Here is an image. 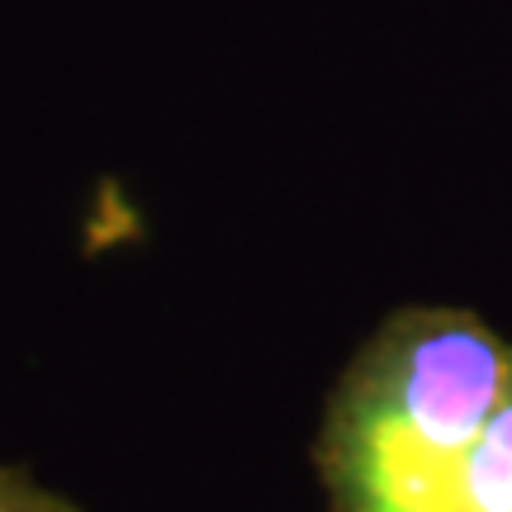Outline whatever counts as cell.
<instances>
[{
	"instance_id": "cell-2",
	"label": "cell",
	"mask_w": 512,
	"mask_h": 512,
	"mask_svg": "<svg viewBox=\"0 0 512 512\" xmlns=\"http://www.w3.org/2000/svg\"><path fill=\"white\" fill-rule=\"evenodd\" d=\"M0 512H81V503L34 479L24 465H0Z\"/></svg>"
},
{
	"instance_id": "cell-1",
	"label": "cell",
	"mask_w": 512,
	"mask_h": 512,
	"mask_svg": "<svg viewBox=\"0 0 512 512\" xmlns=\"http://www.w3.org/2000/svg\"><path fill=\"white\" fill-rule=\"evenodd\" d=\"M323 512H512V337L408 304L337 375L313 437Z\"/></svg>"
}]
</instances>
